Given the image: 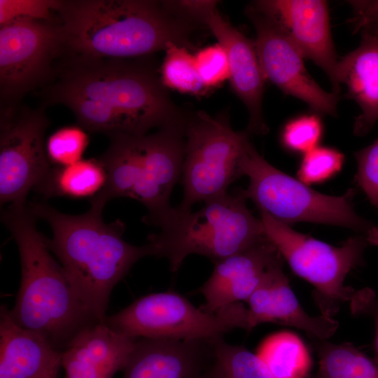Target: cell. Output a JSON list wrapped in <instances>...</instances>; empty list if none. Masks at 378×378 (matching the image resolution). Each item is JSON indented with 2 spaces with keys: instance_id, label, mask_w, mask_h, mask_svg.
Masks as SVG:
<instances>
[{
  "instance_id": "obj_8",
  "label": "cell",
  "mask_w": 378,
  "mask_h": 378,
  "mask_svg": "<svg viewBox=\"0 0 378 378\" xmlns=\"http://www.w3.org/2000/svg\"><path fill=\"white\" fill-rule=\"evenodd\" d=\"M267 237L276 246L293 272L311 284L321 314L332 317L355 291L344 286L349 272L363 263L365 249L372 245L363 235L348 239L341 246L298 232L260 211Z\"/></svg>"
},
{
  "instance_id": "obj_6",
  "label": "cell",
  "mask_w": 378,
  "mask_h": 378,
  "mask_svg": "<svg viewBox=\"0 0 378 378\" xmlns=\"http://www.w3.org/2000/svg\"><path fill=\"white\" fill-rule=\"evenodd\" d=\"M246 200L244 190L237 189L204 202L195 211L172 207L155 225L160 231L148 237L153 255L165 258L174 272L190 255L215 263L256 244L266 234Z\"/></svg>"
},
{
  "instance_id": "obj_36",
  "label": "cell",
  "mask_w": 378,
  "mask_h": 378,
  "mask_svg": "<svg viewBox=\"0 0 378 378\" xmlns=\"http://www.w3.org/2000/svg\"><path fill=\"white\" fill-rule=\"evenodd\" d=\"M368 31V32H371V33H373L376 35L378 36V29H374V30H366V31Z\"/></svg>"
},
{
  "instance_id": "obj_24",
  "label": "cell",
  "mask_w": 378,
  "mask_h": 378,
  "mask_svg": "<svg viewBox=\"0 0 378 378\" xmlns=\"http://www.w3.org/2000/svg\"><path fill=\"white\" fill-rule=\"evenodd\" d=\"M312 341L318 357L315 378H378V365L352 344Z\"/></svg>"
},
{
  "instance_id": "obj_15",
  "label": "cell",
  "mask_w": 378,
  "mask_h": 378,
  "mask_svg": "<svg viewBox=\"0 0 378 378\" xmlns=\"http://www.w3.org/2000/svg\"><path fill=\"white\" fill-rule=\"evenodd\" d=\"M217 1L208 0L200 21L211 31L226 52L230 71V80L234 92L246 106L251 134H264L267 127L262 115V95L266 80L255 43L225 20L216 8Z\"/></svg>"
},
{
  "instance_id": "obj_23",
  "label": "cell",
  "mask_w": 378,
  "mask_h": 378,
  "mask_svg": "<svg viewBox=\"0 0 378 378\" xmlns=\"http://www.w3.org/2000/svg\"><path fill=\"white\" fill-rule=\"evenodd\" d=\"M256 354L273 378H307L311 370L310 354L300 337L292 332L267 336Z\"/></svg>"
},
{
  "instance_id": "obj_13",
  "label": "cell",
  "mask_w": 378,
  "mask_h": 378,
  "mask_svg": "<svg viewBox=\"0 0 378 378\" xmlns=\"http://www.w3.org/2000/svg\"><path fill=\"white\" fill-rule=\"evenodd\" d=\"M248 15L255 29V46L266 80L317 113L336 115L340 97L321 88L307 71L304 57L285 31L252 7Z\"/></svg>"
},
{
  "instance_id": "obj_19",
  "label": "cell",
  "mask_w": 378,
  "mask_h": 378,
  "mask_svg": "<svg viewBox=\"0 0 378 378\" xmlns=\"http://www.w3.org/2000/svg\"><path fill=\"white\" fill-rule=\"evenodd\" d=\"M136 340L104 322L88 327L62 352L64 378H113L122 370Z\"/></svg>"
},
{
  "instance_id": "obj_20",
  "label": "cell",
  "mask_w": 378,
  "mask_h": 378,
  "mask_svg": "<svg viewBox=\"0 0 378 378\" xmlns=\"http://www.w3.org/2000/svg\"><path fill=\"white\" fill-rule=\"evenodd\" d=\"M62 352L0 311V378H57Z\"/></svg>"
},
{
  "instance_id": "obj_31",
  "label": "cell",
  "mask_w": 378,
  "mask_h": 378,
  "mask_svg": "<svg viewBox=\"0 0 378 378\" xmlns=\"http://www.w3.org/2000/svg\"><path fill=\"white\" fill-rule=\"evenodd\" d=\"M194 55L200 78L206 89L230 79L227 56L218 43L200 49Z\"/></svg>"
},
{
  "instance_id": "obj_29",
  "label": "cell",
  "mask_w": 378,
  "mask_h": 378,
  "mask_svg": "<svg viewBox=\"0 0 378 378\" xmlns=\"http://www.w3.org/2000/svg\"><path fill=\"white\" fill-rule=\"evenodd\" d=\"M323 132L320 117L304 114L288 121L281 133V142L287 150L304 154L318 146Z\"/></svg>"
},
{
  "instance_id": "obj_5",
  "label": "cell",
  "mask_w": 378,
  "mask_h": 378,
  "mask_svg": "<svg viewBox=\"0 0 378 378\" xmlns=\"http://www.w3.org/2000/svg\"><path fill=\"white\" fill-rule=\"evenodd\" d=\"M188 116L185 114L150 134L109 135V146L98 158L106 181L90 199V206L103 209L113 198L130 197L147 208L143 220L154 226L172 207L170 196L181 178Z\"/></svg>"
},
{
  "instance_id": "obj_25",
  "label": "cell",
  "mask_w": 378,
  "mask_h": 378,
  "mask_svg": "<svg viewBox=\"0 0 378 378\" xmlns=\"http://www.w3.org/2000/svg\"><path fill=\"white\" fill-rule=\"evenodd\" d=\"M160 67V79L166 88L181 93L200 94L206 90L195 64V55L188 48L174 43L168 45Z\"/></svg>"
},
{
  "instance_id": "obj_21",
  "label": "cell",
  "mask_w": 378,
  "mask_h": 378,
  "mask_svg": "<svg viewBox=\"0 0 378 378\" xmlns=\"http://www.w3.org/2000/svg\"><path fill=\"white\" fill-rule=\"evenodd\" d=\"M361 35L359 46L339 59L336 74L339 90L345 85L347 97L360 109L354 126L359 136L366 135L378 120V36L368 31Z\"/></svg>"
},
{
  "instance_id": "obj_18",
  "label": "cell",
  "mask_w": 378,
  "mask_h": 378,
  "mask_svg": "<svg viewBox=\"0 0 378 378\" xmlns=\"http://www.w3.org/2000/svg\"><path fill=\"white\" fill-rule=\"evenodd\" d=\"M214 360L213 340L141 338L122 378H196Z\"/></svg>"
},
{
  "instance_id": "obj_34",
  "label": "cell",
  "mask_w": 378,
  "mask_h": 378,
  "mask_svg": "<svg viewBox=\"0 0 378 378\" xmlns=\"http://www.w3.org/2000/svg\"><path fill=\"white\" fill-rule=\"evenodd\" d=\"M353 8L354 31L378 29V0L349 1Z\"/></svg>"
},
{
  "instance_id": "obj_12",
  "label": "cell",
  "mask_w": 378,
  "mask_h": 378,
  "mask_svg": "<svg viewBox=\"0 0 378 378\" xmlns=\"http://www.w3.org/2000/svg\"><path fill=\"white\" fill-rule=\"evenodd\" d=\"M0 201L26 205V198L52 167L45 136L49 120L43 107L0 108Z\"/></svg>"
},
{
  "instance_id": "obj_10",
  "label": "cell",
  "mask_w": 378,
  "mask_h": 378,
  "mask_svg": "<svg viewBox=\"0 0 378 378\" xmlns=\"http://www.w3.org/2000/svg\"><path fill=\"white\" fill-rule=\"evenodd\" d=\"M249 136L246 130L234 131L227 113L211 117L200 111L189 115L179 209L190 211L197 202L227 192L230 185L241 176L239 161Z\"/></svg>"
},
{
  "instance_id": "obj_22",
  "label": "cell",
  "mask_w": 378,
  "mask_h": 378,
  "mask_svg": "<svg viewBox=\"0 0 378 378\" xmlns=\"http://www.w3.org/2000/svg\"><path fill=\"white\" fill-rule=\"evenodd\" d=\"M106 181V172L98 158L82 159L66 166H52L35 190L46 198L91 199L102 190Z\"/></svg>"
},
{
  "instance_id": "obj_30",
  "label": "cell",
  "mask_w": 378,
  "mask_h": 378,
  "mask_svg": "<svg viewBox=\"0 0 378 378\" xmlns=\"http://www.w3.org/2000/svg\"><path fill=\"white\" fill-rule=\"evenodd\" d=\"M61 0H0V25L25 18L59 21Z\"/></svg>"
},
{
  "instance_id": "obj_26",
  "label": "cell",
  "mask_w": 378,
  "mask_h": 378,
  "mask_svg": "<svg viewBox=\"0 0 378 378\" xmlns=\"http://www.w3.org/2000/svg\"><path fill=\"white\" fill-rule=\"evenodd\" d=\"M214 364L223 378H273L259 356L241 346L213 340Z\"/></svg>"
},
{
  "instance_id": "obj_27",
  "label": "cell",
  "mask_w": 378,
  "mask_h": 378,
  "mask_svg": "<svg viewBox=\"0 0 378 378\" xmlns=\"http://www.w3.org/2000/svg\"><path fill=\"white\" fill-rule=\"evenodd\" d=\"M79 125L62 127L49 136L46 148L52 166H66L82 160L89 136Z\"/></svg>"
},
{
  "instance_id": "obj_7",
  "label": "cell",
  "mask_w": 378,
  "mask_h": 378,
  "mask_svg": "<svg viewBox=\"0 0 378 378\" xmlns=\"http://www.w3.org/2000/svg\"><path fill=\"white\" fill-rule=\"evenodd\" d=\"M241 176L249 178L247 199L260 211L286 225L312 222L349 228L378 245V226L358 216L353 206L355 190L342 196L318 192L267 162L248 140L239 161Z\"/></svg>"
},
{
  "instance_id": "obj_35",
  "label": "cell",
  "mask_w": 378,
  "mask_h": 378,
  "mask_svg": "<svg viewBox=\"0 0 378 378\" xmlns=\"http://www.w3.org/2000/svg\"><path fill=\"white\" fill-rule=\"evenodd\" d=\"M196 378H223L213 363Z\"/></svg>"
},
{
  "instance_id": "obj_14",
  "label": "cell",
  "mask_w": 378,
  "mask_h": 378,
  "mask_svg": "<svg viewBox=\"0 0 378 378\" xmlns=\"http://www.w3.org/2000/svg\"><path fill=\"white\" fill-rule=\"evenodd\" d=\"M252 8L276 22L300 50L328 76L334 93L339 59L331 35L328 4L322 0H264Z\"/></svg>"
},
{
  "instance_id": "obj_17",
  "label": "cell",
  "mask_w": 378,
  "mask_h": 378,
  "mask_svg": "<svg viewBox=\"0 0 378 378\" xmlns=\"http://www.w3.org/2000/svg\"><path fill=\"white\" fill-rule=\"evenodd\" d=\"M284 258L273 265L246 301L249 330L259 324L276 323L304 331L312 340H328L339 323L323 314L312 316L304 311L293 293L284 270Z\"/></svg>"
},
{
  "instance_id": "obj_3",
  "label": "cell",
  "mask_w": 378,
  "mask_h": 378,
  "mask_svg": "<svg viewBox=\"0 0 378 378\" xmlns=\"http://www.w3.org/2000/svg\"><path fill=\"white\" fill-rule=\"evenodd\" d=\"M1 218L16 241L21 262L20 289L9 315L63 352L80 332L101 321L52 257L28 206L10 204Z\"/></svg>"
},
{
  "instance_id": "obj_4",
  "label": "cell",
  "mask_w": 378,
  "mask_h": 378,
  "mask_svg": "<svg viewBox=\"0 0 378 378\" xmlns=\"http://www.w3.org/2000/svg\"><path fill=\"white\" fill-rule=\"evenodd\" d=\"M28 207L50 225L49 249L84 304L104 322L113 288L139 259L153 255V247L148 242L135 246L125 241V223H105L100 209L90 206L81 215H69L43 202L33 201Z\"/></svg>"
},
{
  "instance_id": "obj_28",
  "label": "cell",
  "mask_w": 378,
  "mask_h": 378,
  "mask_svg": "<svg viewBox=\"0 0 378 378\" xmlns=\"http://www.w3.org/2000/svg\"><path fill=\"white\" fill-rule=\"evenodd\" d=\"M344 161L338 150L317 146L304 154L298 170V179L306 185L325 182L339 173Z\"/></svg>"
},
{
  "instance_id": "obj_11",
  "label": "cell",
  "mask_w": 378,
  "mask_h": 378,
  "mask_svg": "<svg viewBox=\"0 0 378 378\" xmlns=\"http://www.w3.org/2000/svg\"><path fill=\"white\" fill-rule=\"evenodd\" d=\"M65 53L59 21L20 18L0 25V105L21 104L55 75V59Z\"/></svg>"
},
{
  "instance_id": "obj_32",
  "label": "cell",
  "mask_w": 378,
  "mask_h": 378,
  "mask_svg": "<svg viewBox=\"0 0 378 378\" xmlns=\"http://www.w3.org/2000/svg\"><path fill=\"white\" fill-rule=\"evenodd\" d=\"M358 185L370 202L378 207V139L356 153Z\"/></svg>"
},
{
  "instance_id": "obj_33",
  "label": "cell",
  "mask_w": 378,
  "mask_h": 378,
  "mask_svg": "<svg viewBox=\"0 0 378 378\" xmlns=\"http://www.w3.org/2000/svg\"><path fill=\"white\" fill-rule=\"evenodd\" d=\"M351 310L355 315L370 316L374 326V358L378 365V295L373 290L365 288L355 291L351 301Z\"/></svg>"
},
{
  "instance_id": "obj_1",
  "label": "cell",
  "mask_w": 378,
  "mask_h": 378,
  "mask_svg": "<svg viewBox=\"0 0 378 378\" xmlns=\"http://www.w3.org/2000/svg\"><path fill=\"white\" fill-rule=\"evenodd\" d=\"M144 57L64 55L41 88L42 107L62 105L85 131L143 136L186 113L169 97L155 66Z\"/></svg>"
},
{
  "instance_id": "obj_2",
  "label": "cell",
  "mask_w": 378,
  "mask_h": 378,
  "mask_svg": "<svg viewBox=\"0 0 378 378\" xmlns=\"http://www.w3.org/2000/svg\"><path fill=\"white\" fill-rule=\"evenodd\" d=\"M65 54L94 58L144 57L174 43L188 48L197 24L148 0L62 1L58 13Z\"/></svg>"
},
{
  "instance_id": "obj_16",
  "label": "cell",
  "mask_w": 378,
  "mask_h": 378,
  "mask_svg": "<svg viewBox=\"0 0 378 378\" xmlns=\"http://www.w3.org/2000/svg\"><path fill=\"white\" fill-rule=\"evenodd\" d=\"M281 259L278 248L266 236L248 248L215 262L211 275L200 288L205 299L201 308L214 313L246 301L267 270Z\"/></svg>"
},
{
  "instance_id": "obj_9",
  "label": "cell",
  "mask_w": 378,
  "mask_h": 378,
  "mask_svg": "<svg viewBox=\"0 0 378 378\" xmlns=\"http://www.w3.org/2000/svg\"><path fill=\"white\" fill-rule=\"evenodd\" d=\"M104 323L136 339L214 340L235 328L249 331V313L241 302L209 313L169 290L143 296Z\"/></svg>"
}]
</instances>
